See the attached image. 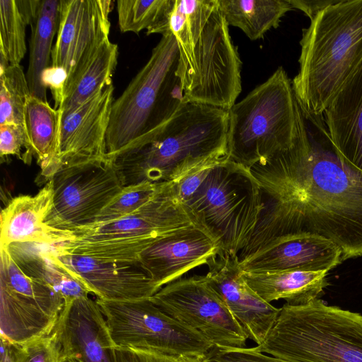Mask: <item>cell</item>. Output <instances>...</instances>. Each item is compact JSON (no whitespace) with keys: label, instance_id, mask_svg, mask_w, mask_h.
<instances>
[{"label":"cell","instance_id":"obj_1","mask_svg":"<svg viewBox=\"0 0 362 362\" xmlns=\"http://www.w3.org/2000/svg\"><path fill=\"white\" fill-rule=\"evenodd\" d=\"M302 113L306 129L296 144L250 168L261 188L262 214L300 220L303 231L337 245L343 261L361 257L362 175L341 163L322 116Z\"/></svg>","mask_w":362,"mask_h":362},{"label":"cell","instance_id":"obj_2","mask_svg":"<svg viewBox=\"0 0 362 362\" xmlns=\"http://www.w3.org/2000/svg\"><path fill=\"white\" fill-rule=\"evenodd\" d=\"M168 32L177 43L183 102L230 109L242 90V62L217 0H175Z\"/></svg>","mask_w":362,"mask_h":362},{"label":"cell","instance_id":"obj_3","mask_svg":"<svg viewBox=\"0 0 362 362\" xmlns=\"http://www.w3.org/2000/svg\"><path fill=\"white\" fill-rule=\"evenodd\" d=\"M302 32L292 86L302 110L322 116L362 64V0H337Z\"/></svg>","mask_w":362,"mask_h":362},{"label":"cell","instance_id":"obj_4","mask_svg":"<svg viewBox=\"0 0 362 362\" xmlns=\"http://www.w3.org/2000/svg\"><path fill=\"white\" fill-rule=\"evenodd\" d=\"M228 110L183 103L165 123L107 158L123 187L164 182L187 159L228 147Z\"/></svg>","mask_w":362,"mask_h":362},{"label":"cell","instance_id":"obj_5","mask_svg":"<svg viewBox=\"0 0 362 362\" xmlns=\"http://www.w3.org/2000/svg\"><path fill=\"white\" fill-rule=\"evenodd\" d=\"M305 126L292 81L279 66L228 110L230 159L250 169L293 147Z\"/></svg>","mask_w":362,"mask_h":362},{"label":"cell","instance_id":"obj_6","mask_svg":"<svg viewBox=\"0 0 362 362\" xmlns=\"http://www.w3.org/2000/svg\"><path fill=\"white\" fill-rule=\"evenodd\" d=\"M255 349L288 362H362V315L320 298L285 303Z\"/></svg>","mask_w":362,"mask_h":362},{"label":"cell","instance_id":"obj_7","mask_svg":"<svg viewBox=\"0 0 362 362\" xmlns=\"http://www.w3.org/2000/svg\"><path fill=\"white\" fill-rule=\"evenodd\" d=\"M178 50L170 32L112 105L106 136L107 158L165 123L184 103L176 74Z\"/></svg>","mask_w":362,"mask_h":362},{"label":"cell","instance_id":"obj_8","mask_svg":"<svg viewBox=\"0 0 362 362\" xmlns=\"http://www.w3.org/2000/svg\"><path fill=\"white\" fill-rule=\"evenodd\" d=\"M192 226H202L189 208L174 195L167 182L161 194L133 214L78 227L72 230V239L52 246L64 253L136 264L139 255L155 242Z\"/></svg>","mask_w":362,"mask_h":362},{"label":"cell","instance_id":"obj_9","mask_svg":"<svg viewBox=\"0 0 362 362\" xmlns=\"http://www.w3.org/2000/svg\"><path fill=\"white\" fill-rule=\"evenodd\" d=\"M185 205L223 252L238 256L249 243L264 206L251 170L230 159L211 172Z\"/></svg>","mask_w":362,"mask_h":362},{"label":"cell","instance_id":"obj_10","mask_svg":"<svg viewBox=\"0 0 362 362\" xmlns=\"http://www.w3.org/2000/svg\"><path fill=\"white\" fill-rule=\"evenodd\" d=\"M96 300L117 347L150 350L177 358L205 356L214 347L198 332L163 312L150 298Z\"/></svg>","mask_w":362,"mask_h":362},{"label":"cell","instance_id":"obj_11","mask_svg":"<svg viewBox=\"0 0 362 362\" xmlns=\"http://www.w3.org/2000/svg\"><path fill=\"white\" fill-rule=\"evenodd\" d=\"M0 334L22 344L50 335L64 307L61 294L23 272L1 246Z\"/></svg>","mask_w":362,"mask_h":362},{"label":"cell","instance_id":"obj_12","mask_svg":"<svg viewBox=\"0 0 362 362\" xmlns=\"http://www.w3.org/2000/svg\"><path fill=\"white\" fill-rule=\"evenodd\" d=\"M150 300L173 319L198 332L214 346L246 347L248 338L245 331L206 274L170 282Z\"/></svg>","mask_w":362,"mask_h":362},{"label":"cell","instance_id":"obj_13","mask_svg":"<svg viewBox=\"0 0 362 362\" xmlns=\"http://www.w3.org/2000/svg\"><path fill=\"white\" fill-rule=\"evenodd\" d=\"M49 226L64 230L92 223L123 186L108 158L64 165L53 177Z\"/></svg>","mask_w":362,"mask_h":362},{"label":"cell","instance_id":"obj_14","mask_svg":"<svg viewBox=\"0 0 362 362\" xmlns=\"http://www.w3.org/2000/svg\"><path fill=\"white\" fill-rule=\"evenodd\" d=\"M112 3L110 0H61L51 65L66 71L65 85L94 50L109 38Z\"/></svg>","mask_w":362,"mask_h":362},{"label":"cell","instance_id":"obj_15","mask_svg":"<svg viewBox=\"0 0 362 362\" xmlns=\"http://www.w3.org/2000/svg\"><path fill=\"white\" fill-rule=\"evenodd\" d=\"M222 252L219 242L202 226H192L161 238L143 251L136 264L158 289L187 272L208 265Z\"/></svg>","mask_w":362,"mask_h":362},{"label":"cell","instance_id":"obj_16","mask_svg":"<svg viewBox=\"0 0 362 362\" xmlns=\"http://www.w3.org/2000/svg\"><path fill=\"white\" fill-rule=\"evenodd\" d=\"M114 86H105L75 110L60 115L62 167L107 159L106 136Z\"/></svg>","mask_w":362,"mask_h":362},{"label":"cell","instance_id":"obj_17","mask_svg":"<svg viewBox=\"0 0 362 362\" xmlns=\"http://www.w3.org/2000/svg\"><path fill=\"white\" fill-rule=\"evenodd\" d=\"M52 332L63 359L116 362L117 346L96 299L87 296L66 302Z\"/></svg>","mask_w":362,"mask_h":362},{"label":"cell","instance_id":"obj_18","mask_svg":"<svg viewBox=\"0 0 362 362\" xmlns=\"http://www.w3.org/2000/svg\"><path fill=\"white\" fill-rule=\"evenodd\" d=\"M343 262L340 247L310 232L278 236L240 260L243 272L329 271Z\"/></svg>","mask_w":362,"mask_h":362},{"label":"cell","instance_id":"obj_19","mask_svg":"<svg viewBox=\"0 0 362 362\" xmlns=\"http://www.w3.org/2000/svg\"><path fill=\"white\" fill-rule=\"evenodd\" d=\"M238 255L221 252L207 265L206 276L221 293L248 339L259 345L274 325L280 308L263 300L242 276Z\"/></svg>","mask_w":362,"mask_h":362},{"label":"cell","instance_id":"obj_20","mask_svg":"<svg viewBox=\"0 0 362 362\" xmlns=\"http://www.w3.org/2000/svg\"><path fill=\"white\" fill-rule=\"evenodd\" d=\"M57 252L62 262L96 298L107 300L147 298L159 290L137 264L105 261L57 250Z\"/></svg>","mask_w":362,"mask_h":362},{"label":"cell","instance_id":"obj_21","mask_svg":"<svg viewBox=\"0 0 362 362\" xmlns=\"http://www.w3.org/2000/svg\"><path fill=\"white\" fill-rule=\"evenodd\" d=\"M52 180L44 185L35 195H19L12 198L0 216L1 245L17 243L55 245L74 238L71 230L53 228L45 221L53 205Z\"/></svg>","mask_w":362,"mask_h":362},{"label":"cell","instance_id":"obj_22","mask_svg":"<svg viewBox=\"0 0 362 362\" xmlns=\"http://www.w3.org/2000/svg\"><path fill=\"white\" fill-rule=\"evenodd\" d=\"M322 116L341 163L362 175V64Z\"/></svg>","mask_w":362,"mask_h":362},{"label":"cell","instance_id":"obj_23","mask_svg":"<svg viewBox=\"0 0 362 362\" xmlns=\"http://www.w3.org/2000/svg\"><path fill=\"white\" fill-rule=\"evenodd\" d=\"M23 124L30 153L40 168L36 182L46 184L62 168L59 149L60 113L47 101L30 95L25 105Z\"/></svg>","mask_w":362,"mask_h":362},{"label":"cell","instance_id":"obj_24","mask_svg":"<svg viewBox=\"0 0 362 362\" xmlns=\"http://www.w3.org/2000/svg\"><path fill=\"white\" fill-rule=\"evenodd\" d=\"M7 247L13 260L24 273L54 289L62 296L65 303L90 294L59 258L52 245L17 243Z\"/></svg>","mask_w":362,"mask_h":362},{"label":"cell","instance_id":"obj_25","mask_svg":"<svg viewBox=\"0 0 362 362\" xmlns=\"http://www.w3.org/2000/svg\"><path fill=\"white\" fill-rule=\"evenodd\" d=\"M327 274L328 271H242L246 283L266 302L283 299L291 305H305L318 298L328 285Z\"/></svg>","mask_w":362,"mask_h":362},{"label":"cell","instance_id":"obj_26","mask_svg":"<svg viewBox=\"0 0 362 362\" xmlns=\"http://www.w3.org/2000/svg\"><path fill=\"white\" fill-rule=\"evenodd\" d=\"M61 0H34L30 23L29 63L26 78L32 96L47 100L42 82L43 71L51 64L52 46L58 30Z\"/></svg>","mask_w":362,"mask_h":362},{"label":"cell","instance_id":"obj_27","mask_svg":"<svg viewBox=\"0 0 362 362\" xmlns=\"http://www.w3.org/2000/svg\"><path fill=\"white\" fill-rule=\"evenodd\" d=\"M118 47L109 38L103 42L76 70L65 85L60 115L68 113L112 84L117 63Z\"/></svg>","mask_w":362,"mask_h":362},{"label":"cell","instance_id":"obj_28","mask_svg":"<svg viewBox=\"0 0 362 362\" xmlns=\"http://www.w3.org/2000/svg\"><path fill=\"white\" fill-rule=\"evenodd\" d=\"M228 25L240 28L251 40L263 38L293 8L288 0H217Z\"/></svg>","mask_w":362,"mask_h":362},{"label":"cell","instance_id":"obj_29","mask_svg":"<svg viewBox=\"0 0 362 362\" xmlns=\"http://www.w3.org/2000/svg\"><path fill=\"white\" fill-rule=\"evenodd\" d=\"M34 0H0V66L16 65L26 51Z\"/></svg>","mask_w":362,"mask_h":362},{"label":"cell","instance_id":"obj_30","mask_svg":"<svg viewBox=\"0 0 362 362\" xmlns=\"http://www.w3.org/2000/svg\"><path fill=\"white\" fill-rule=\"evenodd\" d=\"M175 0H118L117 11L121 32L146 34L165 32Z\"/></svg>","mask_w":362,"mask_h":362},{"label":"cell","instance_id":"obj_31","mask_svg":"<svg viewBox=\"0 0 362 362\" xmlns=\"http://www.w3.org/2000/svg\"><path fill=\"white\" fill-rule=\"evenodd\" d=\"M230 159L228 148L192 157L181 163L167 181L174 195L185 204L217 166Z\"/></svg>","mask_w":362,"mask_h":362},{"label":"cell","instance_id":"obj_32","mask_svg":"<svg viewBox=\"0 0 362 362\" xmlns=\"http://www.w3.org/2000/svg\"><path fill=\"white\" fill-rule=\"evenodd\" d=\"M30 92L21 64L0 66V125L23 124Z\"/></svg>","mask_w":362,"mask_h":362},{"label":"cell","instance_id":"obj_33","mask_svg":"<svg viewBox=\"0 0 362 362\" xmlns=\"http://www.w3.org/2000/svg\"><path fill=\"white\" fill-rule=\"evenodd\" d=\"M166 187L167 182H145L123 187L93 223L113 221L130 215L157 197Z\"/></svg>","mask_w":362,"mask_h":362},{"label":"cell","instance_id":"obj_34","mask_svg":"<svg viewBox=\"0 0 362 362\" xmlns=\"http://www.w3.org/2000/svg\"><path fill=\"white\" fill-rule=\"evenodd\" d=\"M20 362H62L59 344L55 334L16 344Z\"/></svg>","mask_w":362,"mask_h":362},{"label":"cell","instance_id":"obj_35","mask_svg":"<svg viewBox=\"0 0 362 362\" xmlns=\"http://www.w3.org/2000/svg\"><path fill=\"white\" fill-rule=\"evenodd\" d=\"M26 164L31 163L33 157L30 153L29 145L23 124H5L0 125V156L1 158L16 156Z\"/></svg>","mask_w":362,"mask_h":362},{"label":"cell","instance_id":"obj_36","mask_svg":"<svg viewBox=\"0 0 362 362\" xmlns=\"http://www.w3.org/2000/svg\"><path fill=\"white\" fill-rule=\"evenodd\" d=\"M207 362H288L260 352L255 347L219 348L214 346L206 355Z\"/></svg>","mask_w":362,"mask_h":362},{"label":"cell","instance_id":"obj_37","mask_svg":"<svg viewBox=\"0 0 362 362\" xmlns=\"http://www.w3.org/2000/svg\"><path fill=\"white\" fill-rule=\"evenodd\" d=\"M116 362H177V358L159 352L132 348L115 349Z\"/></svg>","mask_w":362,"mask_h":362},{"label":"cell","instance_id":"obj_38","mask_svg":"<svg viewBox=\"0 0 362 362\" xmlns=\"http://www.w3.org/2000/svg\"><path fill=\"white\" fill-rule=\"evenodd\" d=\"M66 71L59 67L50 65L42 74V82L45 88H49L54 100V108L58 110L63 98L66 81Z\"/></svg>","mask_w":362,"mask_h":362},{"label":"cell","instance_id":"obj_39","mask_svg":"<svg viewBox=\"0 0 362 362\" xmlns=\"http://www.w3.org/2000/svg\"><path fill=\"white\" fill-rule=\"evenodd\" d=\"M293 8L302 11L310 20L320 11L334 4L337 0H288Z\"/></svg>","mask_w":362,"mask_h":362},{"label":"cell","instance_id":"obj_40","mask_svg":"<svg viewBox=\"0 0 362 362\" xmlns=\"http://www.w3.org/2000/svg\"><path fill=\"white\" fill-rule=\"evenodd\" d=\"M1 362H20L17 346L1 337Z\"/></svg>","mask_w":362,"mask_h":362},{"label":"cell","instance_id":"obj_41","mask_svg":"<svg viewBox=\"0 0 362 362\" xmlns=\"http://www.w3.org/2000/svg\"><path fill=\"white\" fill-rule=\"evenodd\" d=\"M177 362H207L205 356L177 358Z\"/></svg>","mask_w":362,"mask_h":362},{"label":"cell","instance_id":"obj_42","mask_svg":"<svg viewBox=\"0 0 362 362\" xmlns=\"http://www.w3.org/2000/svg\"><path fill=\"white\" fill-rule=\"evenodd\" d=\"M62 362H81V361L79 360L75 359V358H64Z\"/></svg>","mask_w":362,"mask_h":362}]
</instances>
